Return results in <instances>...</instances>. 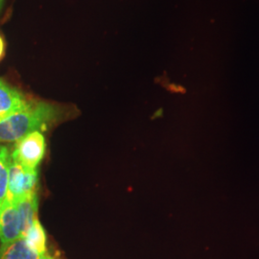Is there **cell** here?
<instances>
[{
  "mask_svg": "<svg viewBox=\"0 0 259 259\" xmlns=\"http://www.w3.org/2000/svg\"><path fill=\"white\" fill-rule=\"evenodd\" d=\"M59 116L58 109L46 102H32L27 109L0 118V144L17 142L28 134L49 128Z\"/></svg>",
  "mask_w": 259,
  "mask_h": 259,
  "instance_id": "cell-1",
  "label": "cell"
},
{
  "mask_svg": "<svg viewBox=\"0 0 259 259\" xmlns=\"http://www.w3.org/2000/svg\"><path fill=\"white\" fill-rule=\"evenodd\" d=\"M47 143L41 132L28 134L16 142L12 160L28 170H37V166L45 157Z\"/></svg>",
  "mask_w": 259,
  "mask_h": 259,
  "instance_id": "cell-2",
  "label": "cell"
},
{
  "mask_svg": "<svg viewBox=\"0 0 259 259\" xmlns=\"http://www.w3.org/2000/svg\"><path fill=\"white\" fill-rule=\"evenodd\" d=\"M37 170H28L12 160L6 200L16 203L24 196L37 192Z\"/></svg>",
  "mask_w": 259,
  "mask_h": 259,
  "instance_id": "cell-3",
  "label": "cell"
},
{
  "mask_svg": "<svg viewBox=\"0 0 259 259\" xmlns=\"http://www.w3.org/2000/svg\"><path fill=\"white\" fill-rule=\"evenodd\" d=\"M20 238L22 232L17 204L5 199L0 206V243L5 245Z\"/></svg>",
  "mask_w": 259,
  "mask_h": 259,
  "instance_id": "cell-4",
  "label": "cell"
},
{
  "mask_svg": "<svg viewBox=\"0 0 259 259\" xmlns=\"http://www.w3.org/2000/svg\"><path fill=\"white\" fill-rule=\"evenodd\" d=\"M31 104L22 93L0 79V118L23 111Z\"/></svg>",
  "mask_w": 259,
  "mask_h": 259,
  "instance_id": "cell-5",
  "label": "cell"
},
{
  "mask_svg": "<svg viewBox=\"0 0 259 259\" xmlns=\"http://www.w3.org/2000/svg\"><path fill=\"white\" fill-rule=\"evenodd\" d=\"M0 259H58L48 250L41 251L32 248L22 238L0 246Z\"/></svg>",
  "mask_w": 259,
  "mask_h": 259,
  "instance_id": "cell-6",
  "label": "cell"
},
{
  "mask_svg": "<svg viewBox=\"0 0 259 259\" xmlns=\"http://www.w3.org/2000/svg\"><path fill=\"white\" fill-rule=\"evenodd\" d=\"M18 210H19V218L21 223V232L22 238L26 235L28 230L32 226L35 219H37V192L24 196L16 202Z\"/></svg>",
  "mask_w": 259,
  "mask_h": 259,
  "instance_id": "cell-7",
  "label": "cell"
},
{
  "mask_svg": "<svg viewBox=\"0 0 259 259\" xmlns=\"http://www.w3.org/2000/svg\"><path fill=\"white\" fill-rule=\"evenodd\" d=\"M12 155L9 149L0 144V206L4 203L8 193L10 164Z\"/></svg>",
  "mask_w": 259,
  "mask_h": 259,
  "instance_id": "cell-8",
  "label": "cell"
},
{
  "mask_svg": "<svg viewBox=\"0 0 259 259\" xmlns=\"http://www.w3.org/2000/svg\"><path fill=\"white\" fill-rule=\"evenodd\" d=\"M27 242L28 244L37 250L47 251V233L42 227V225L38 221V219H35V221L28 230L26 235L24 238H22Z\"/></svg>",
  "mask_w": 259,
  "mask_h": 259,
  "instance_id": "cell-9",
  "label": "cell"
},
{
  "mask_svg": "<svg viewBox=\"0 0 259 259\" xmlns=\"http://www.w3.org/2000/svg\"><path fill=\"white\" fill-rule=\"evenodd\" d=\"M4 51H5V45H4V40L2 37L0 36V60L2 59V57L4 56Z\"/></svg>",
  "mask_w": 259,
  "mask_h": 259,
  "instance_id": "cell-10",
  "label": "cell"
},
{
  "mask_svg": "<svg viewBox=\"0 0 259 259\" xmlns=\"http://www.w3.org/2000/svg\"><path fill=\"white\" fill-rule=\"evenodd\" d=\"M2 2L3 1H0V10H1V7H2Z\"/></svg>",
  "mask_w": 259,
  "mask_h": 259,
  "instance_id": "cell-11",
  "label": "cell"
},
{
  "mask_svg": "<svg viewBox=\"0 0 259 259\" xmlns=\"http://www.w3.org/2000/svg\"><path fill=\"white\" fill-rule=\"evenodd\" d=\"M0 1H3V0H0Z\"/></svg>",
  "mask_w": 259,
  "mask_h": 259,
  "instance_id": "cell-12",
  "label": "cell"
}]
</instances>
